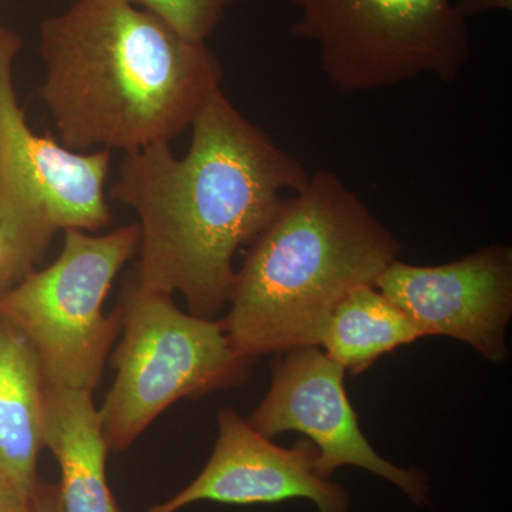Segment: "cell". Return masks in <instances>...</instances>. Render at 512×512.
Here are the masks:
<instances>
[{"label":"cell","instance_id":"obj_8","mask_svg":"<svg viewBox=\"0 0 512 512\" xmlns=\"http://www.w3.org/2000/svg\"><path fill=\"white\" fill-rule=\"evenodd\" d=\"M375 288L406 313L424 336L467 343L495 365L508 357L512 315V251L505 245L436 266L399 259L384 269Z\"/></svg>","mask_w":512,"mask_h":512},{"label":"cell","instance_id":"obj_14","mask_svg":"<svg viewBox=\"0 0 512 512\" xmlns=\"http://www.w3.org/2000/svg\"><path fill=\"white\" fill-rule=\"evenodd\" d=\"M57 232L32 201L0 178V298L36 271Z\"/></svg>","mask_w":512,"mask_h":512},{"label":"cell","instance_id":"obj_6","mask_svg":"<svg viewBox=\"0 0 512 512\" xmlns=\"http://www.w3.org/2000/svg\"><path fill=\"white\" fill-rule=\"evenodd\" d=\"M292 36L315 43L320 67L346 93L430 74L458 79L471 59L467 19L450 0H291Z\"/></svg>","mask_w":512,"mask_h":512},{"label":"cell","instance_id":"obj_5","mask_svg":"<svg viewBox=\"0 0 512 512\" xmlns=\"http://www.w3.org/2000/svg\"><path fill=\"white\" fill-rule=\"evenodd\" d=\"M62 252L0 298V316L35 350L49 387L94 392L121 330L103 306L114 279L137 254V224L93 235L66 229Z\"/></svg>","mask_w":512,"mask_h":512},{"label":"cell","instance_id":"obj_4","mask_svg":"<svg viewBox=\"0 0 512 512\" xmlns=\"http://www.w3.org/2000/svg\"><path fill=\"white\" fill-rule=\"evenodd\" d=\"M117 311L116 377L100 407L110 451H124L168 407L241 384L255 359L241 355L222 320L181 311L173 295L124 282Z\"/></svg>","mask_w":512,"mask_h":512},{"label":"cell","instance_id":"obj_2","mask_svg":"<svg viewBox=\"0 0 512 512\" xmlns=\"http://www.w3.org/2000/svg\"><path fill=\"white\" fill-rule=\"evenodd\" d=\"M39 53L40 99L79 153L171 143L222 83L207 43L126 0H74L40 23Z\"/></svg>","mask_w":512,"mask_h":512},{"label":"cell","instance_id":"obj_17","mask_svg":"<svg viewBox=\"0 0 512 512\" xmlns=\"http://www.w3.org/2000/svg\"><path fill=\"white\" fill-rule=\"evenodd\" d=\"M30 512H63L59 485L39 478L33 490Z\"/></svg>","mask_w":512,"mask_h":512},{"label":"cell","instance_id":"obj_7","mask_svg":"<svg viewBox=\"0 0 512 512\" xmlns=\"http://www.w3.org/2000/svg\"><path fill=\"white\" fill-rule=\"evenodd\" d=\"M345 375L318 345L282 352L271 389L249 416V426L268 439L286 431L305 434L318 448L320 476L332 478L342 467L363 468L396 485L412 503L429 504L426 473L390 463L366 439L345 390Z\"/></svg>","mask_w":512,"mask_h":512},{"label":"cell","instance_id":"obj_11","mask_svg":"<svg viewBox=\"0 0 512 512\" xmlns=\"http://www.w3.org/2000/svg\"><path fill=\"white\" fill-rule=\"evenodd\" d=\"M43 440L60 467L63 512H121L107 481L110 448L93 392L47 386Z\"/></svg>","mask_w":512,"mask_h":512},{"label":"cell","instance_id":"obj_18","mask_svg":"<svg viewBox=\"0 0 512 512\" xmlns=\"http://www.w3.org/2000/svg\"><path fill=\"white\" fill-rule=\"evenodd\" d=\"M456 8L464 18L485 15L491 12H511L512 0H457Z\"/></svg>","mask_w":512,"mask_h":512},{"label":"cell","instance_id":"obj_12","mask_svg":"<svg viewBox=\"0 0 512 512\" xmlns=\"http://www.w3.org/2000/svg\"><path fill=\"white\" fill-rule=\"evenodd\" d=\"M46 389L35 350L0 316V467L30 494L45 448Z\"/></svg>","mask_w":512,"mask_h":512},{"label":"cell","instance_id":"obj_16","mask_svg":"<svg viewBox=\"0 0 512 512\" xmlns=\"http://www.w3.org/2000/svg\"><path fill=\"white\" fill-rule=\"evenodd\" d=\"M32 495L0 467V512H30Z\"/></svg>","mask_w":512,"mask_h":512},{"label":"cell","instance_id":"obj_1","mask_svg":"<svg viewBox=\"0 0 512 512\" xmlns=\"http://www.w3.org/2000/svg\"><path fill=\"white\" fill-rule=\"evenodd\" d=\"M191 130L184 157L173 156L170 143L126 154L110 198L137 214L138 281L180 293L191 315L214 319L228 305L238 249L261 237L284 192L302 190L309 174L221 87Z\"/></svg>","mask_w":512,"mask_h":512},{"label":"cell","instance_id":"obj_13","mask_svg":"<svg viewBox=\"0 0 512 512\" xmlns=\"http://www.w3.org/2000/svg\"><path fill=\"white\" fill-rule=\"evenodd\" d=\"M423 338L416 325L375 286L363 285L333 311L319 346L346 372L356 376L380 357Z\"/></svg>","mask_w":512,"mask_h":512},{"label":"cell","instance_id":"obj_9","mask_svg":"<svg viewBox=\"0 0 512 512\" xmlns=\"http://www.w3.org/2000/svg\"><path fill=\"white\" fill-rule=\"evenodd\" d=\"M22 46L15 30L0 25V178L32 201L57 231L93 234L113 221L106 200L111 151L79 153L30 128L13 79Z\"/></svg>","mask_w":512,"mask_h":512},{"label":"cell","instance_id":"obj_15","mask_svg":"<svg viewBox=\"0 0 512 512\" xmlns=\"http://www.w3.org/2000/svg\"><path fill=\"white\" fill-rule=\"evenodd\" d=\"M137 8L153 13L180 35L198 43H207L232 6L241 0H126Z\"/></svg>","mask_w":512,"mask_h":512},{"label":"cell","instance_id":"obj_10","mask_svg":"<svg viewBox=\"0 0 512 512\" xmlns=\"http://www.w3.org/2000/svg\"><path fill=\"white\" fill-rule=\"evenodd\" d=\"M305 498L319 512H349L345 487L320 476L318 448L302 440L276 446L235 410L218 413V439L210 460L180 493L146 512H178L211 501L229 505L278 504Z\"/></svg>","mask_w":512,"mask_h":512},{"label":"cell","instance_id":"obj_3","mask_svg":"<svg viewBox=\"0 0 512 512\" xmlns=\"http://www.w3.org/2000/svg\"><path fill=\"white\" fill-rule=\"evenodd\" d=\"M400 244L338 175L320 170L284 205L235 275L225 332L256 359L320 335L340 302L375 286Z\"/></svg>","mask_w":512,"mask_h":512}]
</instances>
